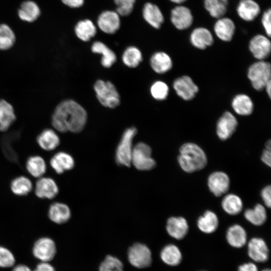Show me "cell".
Returning a JSON list of instances; mask_svg holds the SVG:
<instances>
[{"mask_svg": "<svg viewBox=\"0 0 271 271\" xmlns=\"http://www.w3.org/2000/svg\"><path fill=\"white\" fill-rule=\"evenodd\" d=\"M260 8L253 0H241L237 7V12L242 20L252 21L259 15Z\"/></svg>", "mask_w": 271, "mask_h": 271, "instance_id": "d4e9b609", "label": "cell"}, {"mask_svg": "<svg viewBox=\"0 0 271 271\" xmlns=\"http://www.w3.org/2000/svg\"><path fill=\"white\" fill-rule=\"evenodd\" d=\"M261 197L265 206L268 208L271 206V187L268 185L264 187L261 192Z\"/></svg>", "mask_w": 271, "mask_h": 271, "instance_id": "bcb514c9", "label": "cell"}, {"mask_svg": "<svg viewBox=\"0 0 271 271\" xmlns=\"http://www.w3.org/2000/svg\"><path fill=\"white\" fill-rule=\"evenodd\" d=\"M247 77L255 90H262L266 84L271 80L270 64L264 60L253 63L248 69Z\"/></svg>", "mask_w": 271, "mask_h": 271, "instance_id": "3957f363", "label": "cell"}, {"mask_svg": "<svg viewBox=\"0 0 271 271\" xmlns=\"http://www.w3.org/2000/svg\"><path fill=\"white\" fill-rule=\"evenodd\" d=\"M166 230L171 237L182 239L188 232V224L183 217H171L167 220Z\"/></svg>", "mask_w": 271, "mask_h": 271, "instance_id": "d6986e66", "label": "cell"}, {"mask_svg": "<svg viewBox=\"0 0 271 271\" xmlns=\"http://www.w3.org/2000/svg\"><path fill=\"white\" fill-rule=\"evenodd\" d=\"M248 254L257 262H264L268 258L269 250L264 240L259 237L251 238L248 243Z\"/></svg>", "mask_w": 271, "mask_h": 271, "instance_id": "2e32d148", "label": "cell"}, {"mask_svg": "<svg viewBox=\"0 0 271 271\" xmlns=\"http://www.w3.org/2000/svg\"><path fill=\"white\" fill-rule=\"evenodd\" d=\"M249 49L255 59L258 60H264L270 53V40L263 35H256L250 40Z\"/></svg>", "mask_w": 271, "mask_h": 271, "instance_id": "4fadbf2b", "label": "cell"}, {"mask_svg": "<svg viewBox=\"0 0 271 271\" xmlns=\"http://www.w3.org/2000/svg\"><path fill=\"white\" fill-rule=\"evenodd\" d=\"M49 164L55 172L59 175L72 169L74 167L75 162L71 155L61 151L55 154L51 158Z\"/></svg>", "mask_w": 271, "mask_h": 271, "instance_id": "e0dca14e", "label": "cell"}, {"mask_svg": "<svg viewBox=\"0 0 271 271\" xmlns=\"http://www.w3.org/2000/svg\"><path fill=\"white\" fill-rule=\"evenodd\" d=\"M143 14L145 20L156 29L160 28L164 22V17L161 10L155 4H146L143 8Z\"/></svg>", "mask_w": 271, "mask_h": 271, "instance_id": "f546056e", "label": "cell"}, {"mask_svg": "<svg viewBox=\"0 0 271 271\" xmlns=\"http://www.w3.org/2000/svg\"><path fill=\"white\" fill-rule=\"evenodd\" d=\"M13 106L4 99L0 100V131H7L16 120Z\"/></svg>", "mask_w": 271, "mask_h": 271, "instance_id": "f1b7e54d", "label": "cell"}, {"mask_svg": "<svg viewBox=\"0 0 271 271\" xmlns=\"http://www.w3.org/2000/svg\"><path fill=\"white\" fill-rule=\"evenodd\" d=\"M99 271H124L123 265L118 258L108 255L100 264Z\"/></svg>", "mask_w": 271, "mask_h": 271, "instance_id": "60d3db41", "label": "cell"}, {"mask_svg": "<svg viewBox=\"0 0 271 271\" xmlns=\"http://www.w3.org/2000/svg\"><path fill=\"white\" fill-rule=\"evenodd\" d=\"M87 119L85 109L75 101L67 99L56 106L52 116L51 123L55 129L60 132L78 133L85 127Z\"/></svg>", "mask_w": 271, "mask_h": 271, "instance_id": "6da1fadb", "label": "cell"}, {"mask_svg": "<svg viewBox=\"0 0 271 271\" xmlns=\"http://www.w3.org/2000/svg\"><path fill=\"white\" fill-rule=\"evenodd\" d=\"M137 133L134 127L127 128L124 131L116 150L115 159L118 164L126 167L131 165L132 140Z\"/></svg>", "mask_w": 271, "mask_h": 271, "instance_id": "5b68a950", "label": "cell"}, {"mask_svg": "<svg viewBox=\"0 0 271 271\" xmlns=\"http://www.w3.org/2000/svg\"><path fill=\"white\" fill-rule=\"evenodd\" d=\"M221 206L226 213L229 215H235L241 211L243 203L239 196L234 194H229L223 198Z\"/></svg>", "mask_w": 271, "mask_h": 271, "instance_id": "836d02e7", "label": "cell"}, {"mask_svg": "<svg viewBox=\"0 0 271 271\" xmlns=\"http://www.w3.org/2000/svg\"><path fill=\"white\" fill-rule=\"evenodd\" d=\"M169 90L168 85L162 81L155 82L150 88L152 96L158 100H165L168 95Z\"/></svg>", "mask_w": 271, "mask_h": 271, "instance_id": "b9f144b4", "label": "cell"}, {"mask_svg": "<svg viewBox=\"0 0 271 271\" xmlns=\"http://www.w3.org/2000/svg\"><path fill=\"white\" fill-rule=\"evenodd\" d=\"M12 193L17 196H26L34 189L31 180L26 176L20 175L13 178L10 184Z\"/></svg>", "mask_w": 271, "mask_h": 271, "instance_id": "603a6c76", "label": "cell"}, {"mask_svg": "<svg viewBox=\"0 0 271 271\" xmlns=\"http://www.w3.org/2000/svg\"><path fill=\"white\" fill-rule=\"evenodd\" d=\"M238 271H258V269L254 263L248 262L240 265Z\"/></svg>", "mask_w": 271, "mask_h": 271, "instance_id": "681fc988", "label": "cell"}, {"mask_svg": "<svg viewBox=\"0 0 271 271\" xmlns=\"http://www.w3.org/2000/svg\"><path fill=\"white\" fill-rule=\"evenodd\" d=\"M15 263V258L8 248L0 245V267H10Z\"/></svg>", "mask_w": 271, "mask_h": 271, "instance_id": "7bdbcfd3", "label": "cell"}, {"mask_svg": "<svg viewBox=\"0 0 271 271\" xmlns=\"http://www.w3.org/2000/svg\"><path fill=\"white\" fill-rule=\"evenodd\" d=\"M265 148L270 150L271 149V141L270 140L267 141L265 144Z\"/></svg>", "mask_w": 271, "mask_h": 271, "instance_id": "db71d44e", "label": "cell"}, {"mask_svg": "<svg viewBox=\"0 0 271 271\" xmlns=\"http://www.w3.org/2000/svg\"><path fill=\"white\" fill-rule=\"evenodd\" d=\"M32 252L34 256L41 261L49 262L56 253L55 242L49 237H41L35 242Z\"/></svg>", "mask_w": 271, "mask_h": 271, "instance_id": "ba28073f", "label": "cell"}, {"mask_svg": "<svg viewBox=\"0 0 271 271\" xmlns=\"http://www.w3.org/2000/svg\"><path fill=\"white\" fill-rule=\"evenodd\" d=\"M34 271H55V270L48 262L42 261L37 265Z\"/></svg>", "mask_w": 271, "mask_h": 271, "instance_id": "7dc6e473", "label": "cell"}, {"mask_svg": "<svg viewBox=\"0 0 271 271\" xmlns=\"http://www.w3.org/2000/svg\"><path fill=\"white\" fill-rule=\"evenodd\" d=\"M226 237L228 243L233 247H242L246 243V231L239 224L231 226L227 231Z\"/></svg>", "mask_w": 271, "mask_h": 271, "instance_id": "83f0119b", "label": "cell"}, {"mask_svg": "<svg viewBox=\"0 0 271 271\" xmlns=\"http://www.w3.org/2000/svg\"><path fill=\"white\" fill-rule=\"evenodd\" d=\"M75 31L78 38L83 41H88L94 36L96 29L91 21L85 20L78 23L75 27Z\"/></svg>", "mask_w": 271, "mask_h": 271, "instance_id": "74e56055", "label": "cell"}, {"mask_svg": "<svg viewBox=\"0 0 271 271\" xmlns=\"http://www.w3.org/2000/svg\"><path fill=\"white\" fill-rule=\"evenodd\" d=\"M122 60L126 66L129 68H135L143 60L142 53L136 47H129L124 51L122 56Z\"/></svg>", "mask_w": 271, "mask_h": 271, "instance_id": "f35d334b", "label": "cell"}, {"mask_svg": "<svg viewBox=\"0 0 271 271\" xmlns=\"http://www.w3.org/2000/svg\"><path fill=\"white\" fill-rule=\"evenodd\" d=\"M66 5L71 8H78L83 5L84 0H62Z\"/></svg>", "mask_w": 271, "mask_h": 271, "instance_id": "f907efd6", "label": "cell"}, {"mask_svg": "<svg viewBox=\"0 0 271 271\" xmlns=\"http://www.w3.org/2000/svg\"><path fill=\"white\" fill-rule=\"evenodd\" d=\"M178 161L185 172L193 173L203 169L207 163L206 155L198 145L191 142L183 144L179 149Z\"/></svg>", "mask_w": 271, "mask_h": 271, "instance_id": "7a4b0ae2", "label": "cell"}, {"mask_svg": "<svg viewBox=\"0 0 271 271\" xmlns=\"http://www.w3.org/2000/svg\"><path fill=\"white\" fill-rule=\"evenodd\" d=\"M173 86L177 95L186 101L193 99L199 91L198 86L187 75L176 78L173 82Z\"/></svg>", "mask_w": 271, "mask_h": 271, "instance_id": "30bf717a", "label": "cell"}, {"mask_svg": "<svg viewBox=\"0 0 271 271\" xmlns=\"http://www.w3.org/2000/svg\"><path fill=\"white\" fill-rule=\"evenodd\" d=\"M171 1V2L174 3H176V4H182L184 2H185L187 0H170Z\"/></svg>", "mask_w": 271, "mask_h": 271, "instance_id": "11a10c76", "label": "cell"}, {"mask_svg": "<svg viewBox=\"0 0 271 271\" xmlns=\"http://www.w3.org/2000/svg\"><path fill=\"white\" fill-rule=\"evenodd\" d=\"M15 42V35L12 29L6 24L0 25V50L10 49Z\"/></svg>", "mask_w": 271, "mask_h": 271, "instance_id": "ab89813d", "label": "cell"}, {"mask_svg": "<svg viewBox=\"0 0 271 271\" xmlns=\"http://www.w3.org/2000/svg\"><path fill=\"white\" fill-rule=\"evenodd\" d=\"M47 216L49 220L54 223L62 224L69 220L71 212L66 204L54 202L50 204L47 211Z\"/></svg>", "mask_w": 271, "mask_h": 271, "instance_id": "5bb4252c", "label": "cell"}, {"mask_svg": "<svg viewBox=\"0 0 271 271\" xmlns=\"http://www.w3.org/2000/svg\"><path fill=\"white\" fill-rule=\"evenodd\" d=\"M190 40L194 47L204 50L212 45L213 37L211 33L207 29L197 28L192 31Z\"/></svg>", "mask_w": 271, "mask_h": 271, "instance_id": "7402d4cb", "label": "cell"}, {"mask_svg": "<svg viewBox=\"0 0 271 271\" xmlns=\"http://www.w3.org/2000/svg\"><path fill=\"white\" fill-rule=\"evenodd\" d=\"M228 0H204V7L213 18L222 17L227 11Z\"/></svg>", "mask_w": 271, "mask_h": 271, "instance_id": "8d00e7d4", "label": "cell"}, {"mask_svg": "<svg viewBox=\"0 0 271 271\" xmlns=\"http://www.w3.org/2000/svg\"><path fill=\"white\" fill-rule=\"evenodd\" d=\"M264 89H265L267 94L269 98L271 96V80H269L265 85Z\"/></svg>", "mask_w": 271, "mask_h": 271, "instance_id": "f5cc1de1", "label": "cell"}, {"mask_svg": "<svg viewBox=\"0 0 271 271\" xmlns=\"http://www.w3.org/2000/svg\"><path fill=\"white\" fill-rule=\"evenodd\" d=\"M171 20L177 29L183 30L189 28L192 25L193 17L189 8L179 6L172 10Z\"/></svg>", "mask_w": 271, "mask_h": 271, "instance_id": "9a60e30c", "label": "cell"}, {"mask_svg": "<svg viewBox=\"0 0 271 271\" xmlns=\"http://www.w3.org/2000/svg\"><path fill=\"white\" fill-rule=\"evenodd\" d=\"M117 6V13L121 16L129 15L133 8L135 0H114Z\"/></svg>", "mask_w": 271, "mask_h": 271, "instance_id": "ee69618b", "label": "cell"}, {"mask_svg": "<svg viewBox=\"0 0 271 271\" xmlns=\"http://www.w3.org/2000/svg\"><path fill=\"white\" fill-rule=\"evenodd\" d=\"M97 24L100 29L107 34H113L119 28V15L113 11L102 12L98 17Z\"/></svg>", "mask_w": 271, "mask_h": 271, "instance_id": "ac0fdd59", "label": "cell"}, {"mask_svg": "<svg viewBox=\"0 0 271 271\" xmlns=\"http://www.w3.org/2000/svg\"><path fill=\"white\" fill-rule=\"evenodd\" d=\"M244 216L248 221L256 226L262 225L267 218L265 209L260 204H256L253 208L246 209Z\"/></svg>", "mask_w": 271, "mask_h": 271, "instance_id": "e575fe53", "label": "cell"}, {"mask_svg": "<svg viewBox=\"0 0 271 271\" xmlns=\"http://www.w3.org/2000/svg\"><path fill=\"white\" fill-rule=\"evenodd\" d=\"M160 256L164 262L171 266L178 265L182 258L180 249L176 245L172 244L166 245L162 249Z\"/></svg>", "mask_w": 271, "mask_h": 271, "instance_id": "d6a6232c", "label": "cell"}, {"mask_svg": "<svg viewBox=\"0 0 271 271\" xmlns=\"http://www.w3.org/2000/svg\"><path fill=\"white\" fill-rule=\"evenodd\" d=\"M214 30L218 38L223 41L229 42L233 37L235 26L230 19L221 17L215 23Z\"/></svg>", "mask_w": 271, "mask_h": 271, "instance_id": "44dd1931", "label": "cell"}, {"mask_svg": "<svg viewBox=\"0 0 271 271\" xmlns=\"http://www.w3.org/2000/svg\"><path fill=\"white\" fill-rule=\"evenodd\" d=\"M12 271H32L26 265L19 264L14 267Z\"/></svg>", "mask_w": 271, "mask_h": 271, "instance_id": "816d5d0a", "label": "cell"}, {"mask_svg": "<svg viewBox=\"0 0 271 271\" xmlns=\"http://www.w3.org/2000/svg\"><path fill=\"white\" fill-rule=\"evenodd\" d=\"M127 255L129 263L137 268H146L152 263L151 251L146 245L143 243L133 244L129 248Z\"/></svg>", "mask_w": 271, "mask_h": 271, "instance_id": "52a82bcc", "label": "cell"}, {"mask_svg": "<svg viewBox=\"0 0 271 271\" xmlns=\"http://www.w3.org/2000/svg\"><path fill=\"white\" fill-rule=\"evenodd\" d=\"M26 171L32 177L38 179L45 176L47 171V165L44 158L40 155L29 157L25 163Z\"/></svg>", "mask_w": 271, "mask_h": 271, "instance_id": "ffe728a7", "label": "cell"}, {"mask_svg": "<svg viewBox=\"0 0 271 271\" xmlns=\"http://www.w3.org/2000/svg\"><path fill=\"white\" fill-rule=\"evenodd\" d=\"M270 15V9H268L264 12L261 19L262 24L268 37H270L271 34Z\"/></svg>", "mask_w": 271, "mask_h": 271, "instance_id": "f6af8a7d", "label": "cell"}, {"mask_svg": "<svg viewBox=\"0 0 271 271\" xmlns=\"http://www.w3.org/2000/svg\"><path fill=\"white\" fill-rule=\"evenodd\" d=\"M18 14L21 20L32 22L38 18L40 10L36 3L28 1L22 4Z\"/></svg>", "mask_w": 271, "mask_h": 271, "instance_id": "d590c367", "label": "cell"}, {"mask_svg": "<svg viewBox=\"0 0 271 271\" xmlns=\"http://www.w3.org/2000/svg\"><path fill=\"white\" fill-rule=\"evenodd\" d=\"M96 97L104 107L114 108L120 103V96L116 87L110 81L97 80L94 85Z\"/></svg>", "mask_w": 271, "mask_h": 271, "instance_id": "277c9868", "label": "cell"}, {"mask_svg": "<svg viewBox=\"0 0 271 271\" xmlns=\"http://www.w3.org/2000/svg\"><path fill=\"white\" fill-rule=\"evenodd\" d=\"M261 271H270V269L269 268H265L264 269H262Z\"/></svg>", "mask_w": 271, "mask_h": 271, "instance_id": "9f6ffc18", "label": "cell"}, {"mask_svg": "<svg viewBox=\"0 0 271 271\" xmlns=\"http://www.w3.org/2000/svg\"><path fill=\"white\" fill-rule=\"evenodd\" d=\"M93 53L102 55L101 63L105 68L110 67L116 61V56L114 52L100 42H95L91 47Z\"/></svg>", "mask_w": 271, "mask_h": 271, "instance_id": "1f68e13d", "label": "cell"}, {"mask_svg": "<svg viewBox=\"0 0 271 271\" xmlns=\"http://www.w3.org/2000/svg\"><path fill=\"white\" fill-rule=\"evenodd\" d=\"M231 106L234 112L241 116L250 115L253 110V103L245 94L236 95L232 100Z\"/></svg>", "mask_w": 271, "mask_h": 271, "instance_id": "484cf974", "label": "cell"}, {"mask_svg": "<svg viewBox=\"0 0 271 271\" xmlns=\"http://www.w3.org/2000/svg\"><path fill=\"white\" fill-rule=\"evenodd\" d=\"M131 164L141 171H148L155 168L156 163L152 157L151 147L143 142L137 143L133 147Z\"/></svg>", "mask_w": 271, "mask_h": 271, "instance_id": "8992f818", "label": "cell"}, {"mask_svg": "<svg viewBox=\"0 0 271 271\" xmlns=\"http://www.w3.org/2000/svg\"><path fill=\"white\" fill-rule=\"evenodd\" d=\"M37 179L33 190L37 198L41 199L52 200L57 196L59 188L54 179L44 176Z\"/></svg>", "mask_w": 271, "mask_h": 271, "instance_id": "9c48e42d", "label": "cell"}, {"mask_svg": "<svg viewBox=\"0 0 271 271\" xmlns=\"http://www.w3.org/2000/svg\"><path fill=\"white\" fill-rule=\"evenodd\" d=\"M197 226L203 232L212 233L217 228L219 220L216 214L212 211L207 210L197 220Z\"/></svg>", "mask_w": 271, "mask_h": 271, "instance_id": "4dcf8cb0", "label": "cell"}, {"mask_svg": "<svg viewBox=\"0 0 271 271\" xmlns=\"http://www.w3.org/2000/svg\"><path fill=\"white\" fill-rule=\"evenodd\" d=\"M39 146L45 151H52L60 145V140L57 133L52 129H46L37 138Z\"/></svg>", "mask_w": 271, "mask_h": 271, "instance_id": "cb8c5ba5", "label": "cell"}, {"mask_svg": "<svg viewBox=\"0 0 271 271\" xmlns=\"http://www.w3.org/2000/svg\"><path fill=\"white\" fill-rule=\"evenodd\" d=\"M238 122L236 117L230 111H226L218 119L216 131L218 138L222 141L229 139L235 131Z\"/></svg>", "mask_w": 271, "mask_h": 271, "instance_id": "8fae6325", "label": "cell"}, {"mask_svg": "<svg viewBox=\"0 0 271 271\" xmlns=\"http://www.w3.org/2000/svg\"><path fill=\"white\" fill-rule=\"evenodd\" d=\"M207 184L210 192L215 196L219 197L229 190L230 179L225 173L216 171L209 175Z\"/></svg>", "mask_w": 271, "mask_h": 271, "instance_id": "7c38bea8", "label": "cell"}, {"mask_svg": "<svg viewBox=\"0 0 271 271\" xmlns=\"http://www.w3.org/2000/svg\"><path fill=\"white\" fill-rule=\"evenodd\" d=\"M262 162L268 167L271 165V153L270 150L265 149L262 153L261 156Z\"/></svg>", "mask_w": 271, "mask_h": 271, "instance_id": "c3c4849f", "label": "cell"}, {"mask_svg": "<svg viewBox=\"0 0 271 271\" xmlns=\"http://www.w3.org/2000/svg\"><path fill=\"white\" fill-rule=\"evenodd\" d=\"M150 65L157 73L163 74L171 69L173 62L168 54L164 52H157L152 56Z\"/></svg>", "mask_w": 271, "mask_h": 271, "instance_id": "4316f807", "label": "cell"}]
</instances>
